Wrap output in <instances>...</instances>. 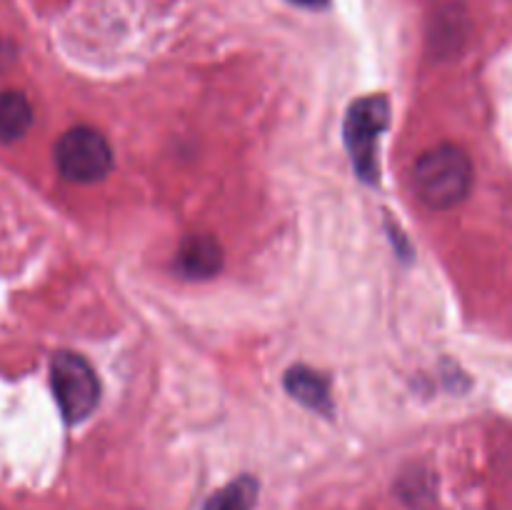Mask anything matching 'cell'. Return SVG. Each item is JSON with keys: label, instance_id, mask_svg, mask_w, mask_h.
Wrapping results in <instances>:
<instances>
[{"label": "cell", "instance_id": "obj_4", "mask_svg": "<svg viewBox=\"0 0 512 510\" xmlns=\"http://www.w3.org/2000/svg\"><path fill=\"white\" fill-rule=\"evenodd\" d=\"M390 123V103L383 95L355 100L345 115V145L353 168L368 183L378 180V140Z\"/></svg>", "mask_w": 512, "mask_h": 510}, {"label": "cell", "instance_id": "obj_6", "mask_svg": "<svg viewBox=\"0 0 512 510\" xmlns=\"http://www.w3.org/2000/svg\"><path fill=\"white\" fill-rule=\"evenodd\" d=\"M285 388L293 395L298 403H303L305 408L318 410V413H330L333 403H330V385L328 380L320 373H315L313 368H305V365H295L285 375Z\"/></svg>", "mask_w": 512, "mask_h": 510}, {"label": "cell", "instance_id": "obj_8", "mask_svg": "<svg viewBox=\"0 0 512 510\" xmlns=\"http://www.w3.org/2000/svg\"><path fill=\"white\" fill-rule=\"evenodd\" d=\"M258 498V483L253 478H238L213 495L205 510H253Z\"/></svg>", "mask_w": 512, "mask_h": 510}, {"label": "cell", "instance_id": "obj_5", "mask_svg": "<svg viewBox=\"0 0 512 510\" xmlns=\"http://www.w3.org/2000/svg\"><path fill=\"white\" fill-rule=\"evenodd\" d=\"M175 268L183 278L205 280L213 278L223 268V250L213 235H190L183 240L178 255H175Z\"/></svg>", "mask_w": 512, "mask_h": 510}, {"label": "cell", "instance_id": "obj_9", "mask_svg": "<svg viewBox=\"0 0 512 510\" xmlns=\"http://www.w3.org/2000/svg\"><path fill=\"white\" fill-rule=\"evenodd\" d=\"M293 3H298V5H310V8H313V5H323L325 0H293Z\"/></svg>", "mask_w": 512, "mask_h": 510}, {"label": "cell", "instance_id": "obj_1", "mask_svg": "<svg viewBox=\"0 0 512 510\" xmlns=\"http://www.w3.org/2000/svg\"><path fill=\"white\" fill-rule=\"evenodd\" d=\"M413 188L428 208H455L473 188V160L458 145H435L415 160Z\"/></svg>", "mask_w": 512, "mask_h": 510}, {"label": "cell", "instance_id": "obj_7", "mask_svg": "<svg viewBox=\"0 0 512 510\" xmlns=\"http://www.w3.org/2000/svg\"><path fill=\"white\" fill-rule=\"evenodd\" d=\"M33 125V105L20 90H0V143H15Z\"/></svg>", "mask_w": 512, "mask_h": 510}, {"label": "cell", "instance_id": "obj_3", "mask_svg": "<svg viewBox=\"0 0 512 510\" xmlns=\"http://www.w3.org/2000/svg\"><path fill=\"white\" fill-rule=\"evenodd\" d=\"M55 168L70 183H98L113 170V150L105 135L90 125L65 130L55 143Z\"/></svg>", "mask_w": 512, "mask_h": 510}, {"label": "cell", "instance_id": "obj_2", "mask_svg": "<svg viewBox=\"0 0 512 510\" xmlns=\"http://www.w3.org/2000/svg\"><path fill=\"white\" fill-rule=\"evenodd\" d=\"M50 388L60 415L68 423H83L100 403V380L93 365L70 350H63L50 360Z\"/></svg>", "mask_w": 512, "mask_h": 510}]
</instances>
